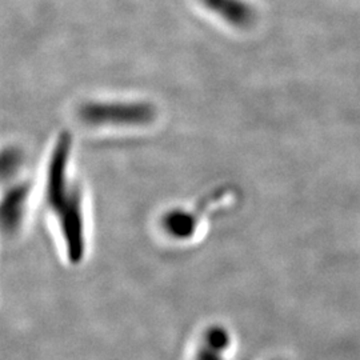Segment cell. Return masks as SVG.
Here are the masks:
<instances>
[{
    "instance_id": "cell-2",
    "label": "cell",
    "mask_w": 360,
    "mask_h": 360,
    "mask_svg": "<svg viewBox=\"0 0 360 360\" xmlns=\"http://www.w3.org/2000/svg\"><path fill=\"white\" fill-rule=\"evenodd\" d=\"M80 116L95 126H142L154 119L155 110L146 103H89Z\"/></svg>"
},
{
    "instance_id": "cell-3",
    "label": "cell",
    "mask_w": 360,
    "mask_h": 360,
    "mask_svg": "<svg viewBox=\"0 0 360 360\" xmlns=\"http://www.w3.org/2000/svg\"><path fill=\"white\" fill-rule=\"evenodd\" d=\"M211 13H217L230 25L239 28L252 25L255 20L254 8L245 0H200Z\"/></svg>"
},
{
    "instance_id": "cell-1",
    "label": "cell",
    "mask_w": 360,
    "mask_h": 360,
    "mask_svg": "<svg viewBox=\"0 0 360 360\" xmlns=\"http://www.w3.org/2000/svg\"><path fill=\"white\" fill-rule=\"evenodd\" d=\"M70 147V136L63 135L53 150L49 168L47 200L59 220L68 255L72 262H79L84 251V221L82 196L67 175Z\"/></svg>"
},
{
    "instance_id": "cell-4",
    "label": "cell",
    "mask_w": 360,
    "mask_h": 360,
    "mask_svg": "<svg viewBox=\"0 0 360 360\" xmlns=\"http://www.w3.org/2000/svg\"><path fill=\"white\" fill-rule=\"evenodd\" d=\"M26 191L22 188L16 190L13 195L10 193V196L7 198V200L4 202L3 206V221L4 226L7 229H13L18 221L20 220V215H22V210L25 206V199H26Z\"/></svg>"
}]
</instances>
